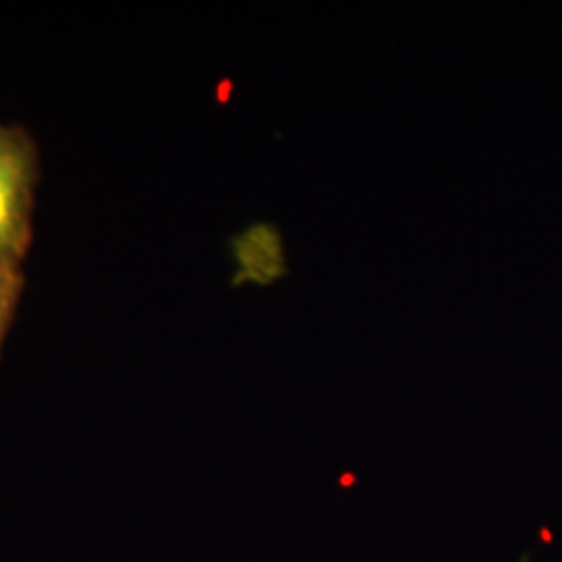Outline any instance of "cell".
<instances>
[{"instance_id": "cell-3", "label": "cell", "mask_w": 562, "mask_h": 562, "mask_svg": "<svg viewBox=\"0 0 562 562\" xmlns=\"http://www.w3.org/2000/svg\"><path fill=\"white\" fill-rule=\"evenodd\" d=\"M21 288H23L21 267L0 265V344L4 340L9 323L13 319L15 306L20 301Z\"/></svg>"}, {"instance_id": "cell-2", "label": "cell", "mask_w": 562, "mask_h": 562, "mask_svg": "<svg viewBox=\"0 0 562 562\" xmlns=\"http://www.w3.org/2000/svg\"><path fill=\"white\" fill-rule=\"evenodd\" d=\"M232 255L238 262L234 285L255 281L259 285H273L290 276L288 250L280 225L271 222L252 223L246 232L232 238Z\"/></svg>"}, {"instance_id": "cell-1", "label": "cell", "mask_w": 562, "mask_h": 562, "mask_svg": "<svg viewBox=\"0 0 562 562\" xmlns=\"http://www.w3.org/2000/svg\"><path fill=\"white\" fill-rule=\"evenodd\" d=\"M36 180L34 144L18 127L0 123V265H18L32 241Z\"/></svg>"}]
</instances>
